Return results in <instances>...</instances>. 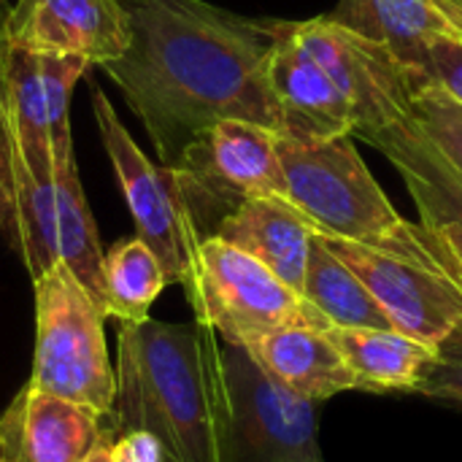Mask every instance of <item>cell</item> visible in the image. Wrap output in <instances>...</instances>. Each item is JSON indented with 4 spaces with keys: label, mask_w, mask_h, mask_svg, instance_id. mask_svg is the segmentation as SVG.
<instances>
[{
    "label": "cell",
    "mask_w": 462,
    "mask_h": 462,
    "mask_svg": "<svg viewBox=\"0 0 462 462\" xmlns=\"http://www.w3.org/2000/svg\"><path fill=\"white\" fill-rule=\"evenodd\" d=\"M130 43L100 70L173 171L219 119L282 130L268 60L282 22L238 16L206 0H119Z\"/></svg>",
    "instance_id": "6da1fadb"
},
{
    "label": "cell",
    "mask_w": 462,
    "mask_h": 462,
    "mask_svg": "<svg viewBox=\"0 0 462 462\" xmlns=\"http://www.w3.org/2000/svg\"><path fill=\"white\" fill-rule=\"evenodd\" d=\"M116 436L149 433L162 462H225L222 338L192 322H119Z\"/></svg>",
    "instance_id": "7a4b0ae2"
},
{
    "label": "cell",
    "mask_w": 462,
    "mask_h": 462,
    "mask_svg": "<svg viewBox=\"0 0 462 462\" xmlns=\"http://www.w3.org/2000/svg\"><path fill=\"white\" fill-rule=\"evenodd\" d=\"M0 219L35 282L65 265L103 309V246L79 181V168L32 173L0 130Z\"/></svg>",
    "instance_id": "3957f363"
},
{
    "label": "cell",
    "mask_w": 462,
    "mask_h": 462,
    "mask_svg": "<svg viewBox=\"0 0 462 462\" xmlns=\"http://www.w3.org/2000/svg\"><path fill=\"white\" fill-rule=\"evenodd\" d=\"M35 352L27 387L114 417L116 368L106 346V314L65 268L51 265L32 282Z\"/></svg>",
    "instance_id": "277c9868"
},
{
    "label": "cell",
    "mask_w": 462,
    "mask_h": 462,
    "mask_svg": "<svg viewBox=\"0 0 462 462\" xmlns=\"http://www.w3.org/2000/svg\"><path fill=\"white\" fill-rule=\"evenodd\" d=\"M279 160L287 181L284 198L319 236L376 244L403 222L349 135L328 141L279 135Z\"/></svg>",
    "instance_id": "5b68a950"
},
{
    "label": "cell",
    "mask_w": 462,
    "mask_h": 462,
    "mask_svg": "<svg viewBox=\"0 0 462 462\" xmlns=\"http://www.w3.org/2000/svg\"><path fill=\"white\" fill-rule=\"evenodd\" d=\"M325 241L365 284L395 330L428 346H439L462 322L460 287L439 268L422 244L420 225L403 219L376 244Z\"/></svg>",
    "instance_id": "8992f818"
},
{
    "label": "cell",
    "mask_w": 462,
    "mask_h": 462,
    "mask_svg": "<svg viewBox=\"0 0 462 462\" xmlns=\"http://www.w3.org/2000/svg\"><path fill=\"white\" fill-rule=\"evenodd\" d=\"M184 292L195 319L233 346H249L303 311L295 290L217 236L198 244Z\"/></svg>",
    "instance_id": "52a82bcc"
},
{
    "label": "cell",
    "mask_w": 462,
    "mask_h": 462,
    "mask_svg": "<svg viewBox=\"0 0 462 462\" xmlns=\"http://www.w3.org/2000/svg\"><path fill=\"white\" fill-rule=\"evenodd\" d=\"M292 35L341 89L355 116L352 135L363 141L406 119L411 97L430 84L387 43L355 32L333 16L292 22Z\"/></svg>",
    "instance_id": "ba28073f"
},
{
    "label": "cell",
    "mask_w": 462,
    "mask_h": 462,
    "mask_svg": "<svg viewBox=\"0 0 462 462\" xmlns=\"http://www.w3.org/2000/svg\"><path fill=\"white\" fill-rule=\"evenodd\" d=\"M92 111L122 198L135 222V236L157 254L168 284L184 287L195 249L203 238L181 198L176 176L141 152L100 87H92Z\"/></svg>",
    "instance_id": "9c48e42d"
},
{
    "label": "cell",
    "mask_w": 462,
    "mask_h": 462,
    "mask_svg": "<svg viewBox=\"0 0 462 462\" xmlns=\"http://www.w3.org/2000/svg\"><path fill=\"white\" fill-rule=\"evenodd\" d=\"M227 384L225 462H325L317 406L279 382L233 344L222 341Z\"/></svg>",
    "instance_id": "30bf717a"
},
{
    "label": "cell",
    "mask_w": 462,
    "mask_h": 462,
    "mask_svg": "<svg viewBox=\"0 0 462 462\" xmlns=\"http://www.w3.org/2000/svg\"><path fill=\"white\" fill-rule=\"evenodd\" d=\"M5 43L32 54H76L100 68L125 54L130 24L119 0H16Z\"/></svg>",
    "instance_id": "8fae6325"
},
{
    "label": "cell",
    "mask_w": 462,
    "mask_h": 462,
    "mask_svg": "<svg viewBox=\"0 0 462 462\" xmlns=\"http://www.w3.org/2000/svg\"><path fill=\"white\" fill-rule=\"evenodd\" d=\"M268 84L279 111V135L292 141H328L355 133L346 97L325 68L298 43L292 22L279 24L268 60Z\"/></svg>",
    "instance_id": "7c38bea8"
},
{
    "label": "cell",
    "mask_w": 462,
    "mask_h": 462,
    "mask_svg": "<svg viewBox=\"0 0 462 462\" xmlns=\"http://www.w3.org/2000/svg\"><path fill=\"white\" fill-rule=\"evenodd\" d=\"M241 349L273 382L311 403H325L341 393L360 390L330 338V322L309 300H303L300 317Z\"/></svg>",
    "instance_id": "4fadbf2b"
},
{
    "label": "cell",
    "mask_w": 462,
    "mask_h": 462,
    "mask_svg": "<svg viewBox=\"0 0 462 462\" xmlns=\"http://www.w3.org/2000/svg\"><path fill=\"white\" fill-rule=\"evenodd\" d=\"M314 233V225L287 198H244L214 230L217 238L263 263L298 295Z\"/></svg>",
    "instance_id": "5bb4252c"
},
{
    "label": "cell",
    "mask_w": 462,
    "mask_h": 462,
    "mask_svg": "<svg viewBox=\"0 0 462 462\" xmlns=\"http://www.w3.org/2000/svg\"><path fill=\"white\" fill-rule=\"evenodd\" d=\"M116 439V417L22 387L16 462H84Z\"/></svg>",
    "instance_id": "9a60e30c"
},
{
    "label": "cell",
    "mask_w": 462,
    "mask_h": 462,
    "mask_svg": "<svg viewBox=\"0 0 462 462\" xmlns=\"http://www.w3.org/2000/svg\"><path fill=\"white\" fill-rule=\"evenodd\" d=\"M401 171L422 225H460L462 227V173L422 135L406 116L398 125L368 138Z\"/></svg>",
    "instance_id": "2e32d148"
},
{
    "label": "cell",
    "mask_w": 462,
    "mask_h": 462,
    "mask_svg": "<svg viewBox=\"0 0 462 462\" xmlns=\"http://www.w3.org/2000/svg\"><path fill=\"white\" fill-rule=\"evenodd\" d=\"M330 338L363 393H417L436 360V346L393 328L330 325Z\"/></svg>",
    "instance_id": "e0dca14e"
},
{
    "label": "cell",
    "mask_w": 462,
    "mask_h": 462,
    "mask_svg": "<svg viewBox=\"0 0 462 462\" xmlns=\"http://www.w3.org/2000/svg\"><path fill=\"white\" fill-rule=\"evenodd\" d=\"M330 16L360 35L387 43L425 79L428 41L436 35L462 38V24L439 0H344Z\"/></svg>",
    "instance_id": "ac0fdd59"
},
{
    "label": "cell",
    "mask_w": 462,
    "mask_h": 462,
    "mask_svg": "<svg viewBox=\"0 0 462 462\" xmlns=\"http://www.w3.org/2000/svg\"><path fill=\"white\" fill-rule=\"evenodd\" d=\"M0 130L32 173L54 171L38 54L8 43L0 51Z\"/></svg>",
    "instance_id": "d6986e66"
},
{
    "label": "cell",
    "mask_w": 462,
    "mask_h": 462,
    "mask_svg": "<svg viewBox=\"0 0 462 462\" xmlns=\"http://www.w3.org/2000/svg\"><path fill=\"white\" fill-rule=\"evenodd\" d=\"M300 298L309 300L336 328H393L365 284L319 233L311 238Z\"/></svg>",
    "instance_id": "ffe728a7"
},
{
    "label": "cell",
    "mask_w": 462,
    "mask_h": 462,
    "mask_svg": "<svg viewBox=\"0 0 462 462\" xmlns=\"http://www.w3.org/2000/svg\"><path fill=\"white\" fill-rule=\"evenodd\" d=\"M103 314L119 322H146L154 300L168 287V276L157 254L138 238H122L103 252Z\"/></svg>",
    "instance_id": "44dd1931"
},
{
    "label": "cell",
    "mask_w": 462,
    "mask_h": 462,
    "mask_svg": "<svg viewBox=\"0 0 462 462\" xmlns=\"http://www.w3.org/2000/svg\"><path fill=\"white\" fill-rule=\"evenodd\" d=\"M43 100H46V122H49V143H51V165L54 171H65L76 165L73 157V130H70V100L79 79L89 70V60L76 54H38Z\"/></svg>",
    "instance_id": "7402d4cb"
},
{
    "label": "cell",
    "mask_w": 462,
    "mask_h": 462,
    "mask_svg": "<svg viewBox=\"0 0 462 462\" xmlns=\"http://www.w3.org/2000/svg\"><path fill=\"white\" fill-rule=\"evenodd\" d=\"M409 119L462 173V103L430 81L411 97Z\"/></svg>",
    "instance_id": "603a6c76"
},
{
    "label": "cell",
    "mask_w": 462,
    "mask_h": 462,
    "mask_svg": "<svg viewBox=\"0 0 462 462\" xmlns=\"http://www.w3.org/2000/svg\"><path fill=\"white\" fill-rule=\"evenodd\" d=\"M417 395L462 409V322L436 346V360Z\"/></svg>",
    "instance_id": "cb8c5ba5"
},
{
    "label": "cell",
    "mask_w": 462,
    "mask_h": 462,
    "mask_svg": "<svg viewBox=\"0 0 462 462\" xmlns=\"http://www.w3.org/2000/svg\"><path fill=\"white\" fill-rule=\"evenodd\" d=\"M425 73L462 103V38L436 35L425 46Z\"/></svg>",
    "instance_id": "d4e9b609"
},
{
    "label": "cell",
    "mask_w": 462,
    "mask_h": 462,
    "mask_svg": "<svg viewBox=\"0 0 462 462\" xmlns=\"http://www.w3.org/2000/svg\"><path fill=\"white\" fill-rule=\"evenodd\" d=\"M420 238L439 263V268L460 287L462 292V227L460 225H422L420 222Z\"/></svg>",
    "instance_id": "484cf974"
},
{
    "label": "cell",
    "mask_w": 462,
    "mask_h": 462,
    "mask_svg": "<svg viewBox=\"0 0 462 462\" xmlns=\"http://www.w3.org/2000/svg\"><path fill=\"white\" fill-rule=\"evenodd\" d=\"M111 457L114 462H162V452H160V444L149 433L130 430L114 439Z\"/></svg>",
    "instance_id": "4316f807"
},
{
    "label": "cell",
    "mask_w": 462,
    "mask_h": 462,
    "mask_svg": "<svg viewBox=\"0 0 462 462\" xmlns=\"http://www.w3.org/2000/svg\"><path fill=\"white\" fill-rule=\"evenodd\" d=\"M19 414H22V390L8 403L0 417V462H16V439H19Z\"/></svg>",
    "instance_id": "83f0119b"
},
{
    "label": "cell",
    "mask_w": 462,
    "mask_h": 462,
    "mask_svg": "<svg viewBox=\"0 0 462 462\" xmlns=\"http://www.w3.org/2000/svg\"><path fill=\"white\" fill-rule=\"evenodd\" d=\"M8 14H11L8 0H0V51L5 49V22H8Z\"/></svg>",
    "instance_id": "f1b7e54d"
},
{
    "label": "cell",
    "mask_w": 462,
    "mask_h": 462,
    "mask_svg": "<svg viewBox=\"0 0 462 462\" xmlns=\"http://www.w3.org/2000/svg\"><path fill=\"white\" fill-rule=\"evenodd\" d=\"M114 444V441H111ZM111 444H106V447H100V449H95L89 457L84 462H114V457H111Z\"/></svg>",
    "instance_id": "f546056e"
},
{
    "label": "cell",
    "mask_w": 462,
    "mask_h": 462,
    "mask_svg": "<svg viewBox=\"0 0 462 462\" xmlns=\"http://www.w3.org/2000/svg\"><path fill=\"white\" fill-rule=\"evenodd\" d=\"M439 3H441V5H444V8H447V11L462 24V0H439Z\"/></svg>",
    "instance_id": "4dcf8cb0"
}]
</instances>
